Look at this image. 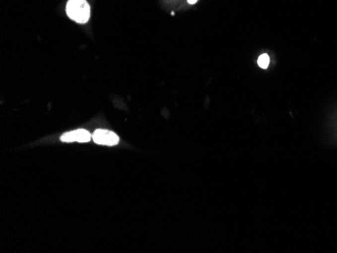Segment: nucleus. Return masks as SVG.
I'll return each instance as SVG.
<instances>
[{
  "label": "nucleus",
  "mask_w": 337,
  "mask_h": 253,
  "mask_svg": "<svg viewBox=\"0 0 337 253\" xmlns=\"http://www.w3.org/2000/svg\"><path fill=\"white\" fill-rule=\"evenodd\" d=\"M66 12L72 20L83 24L90 18V5L87 0H69Z\"/></svg>",
  "instance_id": "nucleus-1"
},
{
  "label": "nucleus",
  "mask_w": 337,
  "mask_h": 253,
  "mask_svg": "<svg viewBox=\"0 0 337 253\" xmlns=\"http://www.w3.org/2000/svg\"><path fill=\"white\" fill-rule=\"evenodd\" d=\"M92 139L97 144L113 146L119 142V137L112 131L106 129H97L92 134Z\"/></svg>",
  "instance_id": "nucleus-2"
},
{
  "label": "nucleus",
  "mask_w": 337,
  "mask_h": 253,
  "mask_svg": "<svg viewBox=\"0 0 337 253\" xmlns=\"http://www.w3.org/2000/svg\"><path fill=\"white\" fill-rule=\"evenodd\" d=\"M91 139L92 135L85 129L74 130L61 136V140L64 142H88Z\"/></svg>",
  "instance_id": "nucleus-3"
},
{
  "label": "nucleus",
  "mask_w": 337,
  "mask_h": 253,
  "mask_svg": "<svg viewBox=\"0 0 337 253\" xmlns=\"http://www.w3.org/2000/svg\"><path fill=\"white\" fill-rule=\"evenodd\" d=\"M258 65L262 68V69H267L270 65V57L267 54H264L262 56H260V58L258 59Z\"/></svg>",
  "instance_id": "nucleus-4"
},
{
  "label": "nucleus",
  "mask_w": 337,
  "mask_h": 253,
  "mask_svg": "<svg viewBox=\"0 0 337 253\" xmlns=\"http://www.w3.org/2000/svg\"><path fill=\"white\" fill-rule=\"evenodd\" d=\"M197 1H198V0H188V2L191 3V4H194V3H196Z\"/></svg>",
  "instance_id": "nucleus-5"
}]
</instances>
